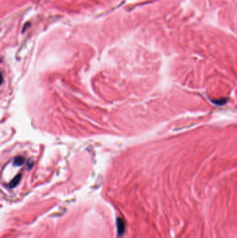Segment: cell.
<instances>
[{
    "mask_svg": "<svg viewBox=\"0 0 237 238\" xmlns=\"http://www.w3.org/2000/svg\"><path fill=\"white\" fill-rule=\"evenodd\" d=\"M21 178H22L21 174H19V175H16V176L13 179L12 181L10 182V184H9V187H12V188L16 187L17 185H18L19 182H20V181Z\"/></svg>",
    "mask_w": 237,
    "mask_h": 238,
    "instance_id": "6da1fadb",
    "label": "cell"
},
{
    "mask_svg": "<svg viewBox=\"0 0 237 238\" xmlns=\"http://www.w3.org/2000/svg\"><path fill=\"white\" fill-rule=\"evenodd\" d=\"M2 82H3V76H2V73H0V85L2 84Z\"/></svg>",
    "mask_w": 237,
    "mask_h": 238,
    "instance_id": "3957f363",
    "label": "cell"
},
{
    "mask_svg": "<svg viewBox=\"0 0 237 238\" xmlns=\"http://www.w3.org/2000/svg\"><path fill=\"white\" fill-rule=\"evenodd\" d=\"M24 163V158L22 156L16 157L13 160V165L15 167H20Z\"/></svg>",
    "mask_w": 237,
    "mask_h": 238,
    "instance_id": "7a4b0ae2",
    "label": "cell"
}]
</instances>
